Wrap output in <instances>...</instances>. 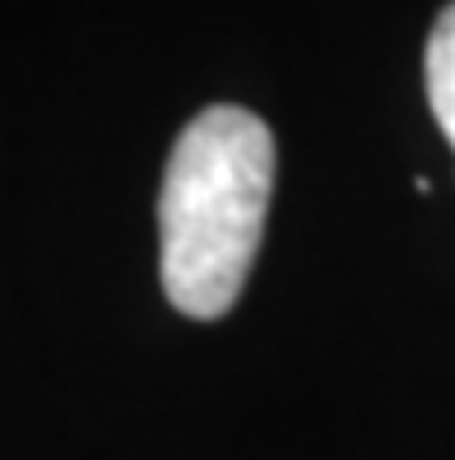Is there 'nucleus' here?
<instances>
[{
	"instance_id": "f257e3e1",
	"label": "nucleus",
	"mask_w": 455,
	"mask_h": 460,
	"mask_svg": "<svg viewBox=\"0 0 455 460\" xmlns=\"http://www.w3.org/2000/svg\"><path fill=\"white\" fill-rule=\"evenodd\" d=\"M275 196V135L214 102L186 121L158 186V275L181 316L219 321L242 297Z\"/></svg>"
},
{
	"instance_id": "f03ea898",
	"label": "nucleus",
	"mask_w": 455,
	"mask_h": 460,
	"mask_svg": "<svg viewBox=\"0 0 455 460\" xmlns=\"http://www.w3.org/2000/svg\"><path fill=\"white\" fill-rule=\"evenodd\" d=\"M423 79H427V102L442 126V135L455 149V5H446L427 33V57H423Z\"/></svg>"
}]
</instances>
